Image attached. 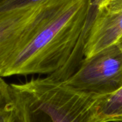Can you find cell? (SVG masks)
Here are the masks:
<instances>
[{
  "label": "cell",
  "instance_id": "cell-2",
  "mask_svg": "<svg viewBox=\"0 0 122 122\" xmlns=\"http://www.w3.org/2000/svg\"><path fill=\"white\" fill-rule=\"evenodd\" d=\"M9 89L21 122H102L100 97L78 93L48 76L11 84Z\"/></svg>",
  "mask_w": 122,
  "mask_h": 122
},
{
  "label": "cell",
  "instance_id": "cell-1",
  "mask_svg": "<svg viewBox=\"0 0 122 122\" xmlns=\"http://www.w3.org/2000/svg\"><path fill=\"white\" fill-rule=\"evenodd\" d=\"M92 0H70L20 51L4 76L47 74L63 82L84 59Z\"/></svg>",
  "mask_w": 122,
  "mask_h": 122
},
{
  "label": "cell",
  "instance_id": "cell-10",
  "mask_svg": "<svg viewBox=\"0 0 122 122\" xmlns=\"http://www.w3.org/2000/svg\"><path fill=\"white\" fill-rule=\"evenodd\" d=\"M102 9H106L109 11L121 9H122V0H107L104 4Z\"/></svg>",
  "mask_w": 122,
  "mask_h": 122
},
{
  "label": "cell",
  "instance_id": "cell-9",
  "mask_svg": "<svg viewBox=\"0 0 122 122\" xmlns=\"http://www.w3.org/2000/svg\"><path fill=\"white\" fill-rule=\"evenodd\" d=\"M107 0H92V6L90 10V14L89 17V26H90L96 13L99 10Z\"/></svg>",
  "mask_w": 122,
  "mask_h": 122
},
{
  "label": "cell",
  "instance_id": "cell-13",
  "mask_svg": "<svg viewBox=\"0 0 122 122\" xmlns=\"http://www.w3.org/2000/svg\"><path fill=\"white\" fill-rule=\"evenodd\" d=\"M117 44L119 45V46H120V48L122 49V36L120 38V39L119 40V41L117 42Z\"/></svg>",
  "mask_w": 122,
  "mask_h": 122
},
{
  "label": "cell",
  "instance_id": "cell-4",
  "mask_svg": "<svg viewBox=\"0 0 122 122\" xmlns=\"http://www.w3.org/2000/svg\"><path fill=\"white\" fill-rule=\"evenodd\" d=\"M78 93L110 95L122 86V50L117 43L93 56L84 58L76 70L62 82Z\"/></svg>",
  "mask_w": 122,
  "mask_h": 122
},
{
  "label": "cell",
  "instance_id": "cell-6",
  "mask_svg": "<svg viewBox=\"0 0 122 122\" xmlns=\"http://www.w3.org/2000/svg\"><path fill=\"white\" fill-rule=\"evenodd\" d=\"M98 114L102 122H122V86L110 95L99 97Z\"/></svg>",
  "mask_w": 122,
  "mask_h": 122
},
{
  "label": "cell",
  "instance_id": "cell-8",
  "mask_svg": "<svg viewBox=\"0 0 122 122\" xmlns=\"http://www.w3.org/2000/svg\"><path fill=\"white\" fill-rule=\"evenodd\" d=\"M9 85L2 77H0V111L10 109L13 107Z\"/></svg>",
  "mask_w": 122,
  "mask_h": 122
},
{
  "label": "cell",
  "instance_id": "cell-5",
  "mask_svg": "<svg viewBox=\"0 0 122 122\" xmlns=\"http://www.w3.org/2000/svg\"><path fill=\"white\" fill-rule=\"evenodd\" d=\"M122 36V9L98 10L87 31L83 46L84 58L117 44Z\"/></svg>",
  "mask_w": 122,
  "mask_h": 122
},
{
  "label": "cell",
  "instance_id": "cell-11",
  "mask_svg": "<svg viewBox=\"0 0 122 122\" xmlns=\"http://www.w3.org/2000/svg\"><path fill=\"white\" fill-rule=\"evenodd\" d=\"M11 109L8 110L0 111V122H9Z\"/></svg>",
  "mask_w": 122,
  "mask_h": 122
},
{
  "label": "cell",
  "instance_id": "cell-14",
  "mask_svg": "<svg viewBox=\"0 0 122 122\" xmlns=\"http://www.w3.org/2000/svg\"><path fill=\"white\" fill-rule=\"evenodd\" d=\"M106 1H105V2H106ZM101 9H102V8H101Z\"/></svg>",
  "mask_w": 122,
  "mask_h": 122
},
{
  "label": "cell",
  "instance_id": "cell-12",
  "mask_svg": "<svg viewBox=\"0 0 122 122\" xmlns=\"http://www.w3.org/2000/svg\"><path fill=\"white\" fill-rule=\"evenodd\" d=\"M9 122H21L19 117V115H18V114H17V112L14 109V107H12V109H11V114H10V117H9Z\"/></svg>",
  "mask_w": 122,
  "mask_h": 122
},
{
  "label": "cell",
  "instance_id": "cell-3",
  "mask_svg": "<svg viewBox=\"0 0 122 122\" xmlns=\"http://www.w3.org/2000/svg\"><path fill=\"white\" fill-rule=\"evenodd\" d=\"M69 1L49 0L0 14V77L37 31Z\"/></svg>",
  "mask_w": 122,
  "mask_h": 122
},
{
  "label": "cell",
  "instance_id": "cell-7",
  "mask_svg": "<svg viewBox=\"0 0 122 122\" xmlns=\"http://www.w3.org/2000/svg\"><path fill=\"white\" fill-rule=\"evenodd\" d=\"M49 0H0V14L35 6Z\"/></svg>",
  "mask_w": 122,
  "mask_h": 122
}]
</instances>
